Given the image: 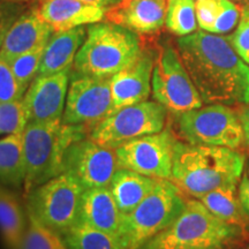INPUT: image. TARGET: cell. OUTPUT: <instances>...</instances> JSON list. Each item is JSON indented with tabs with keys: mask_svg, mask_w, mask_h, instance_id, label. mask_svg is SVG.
<instances>
[{
	"mask_svg": "<svg viewBox=\"0 0 249 249\" xmlns=\"http://www.w3.org/2000/svg\"><path fill=\"white\" fill-rule=\"evenodd\" d=\"M196 0H167L165 26L173 35L182 37L197 31Z\"/></svg>",
	"mask_w": 249,
	"mask_h": 249,
	"instance_id": "26",
	"label": "cell"
},
{
	"mask_svg": "<svg viewBox=\"0 0 249 249\" xmlns=\"http://www.w3.org/2000/svg\"><path fill=\"white\" fill-rule=\"evenodd\" d=\"M167 0H123L108 9L107 20L141 35H150L165 26Z\"/></svg>",
	"mask_w": 249,
	"mask_h": 249,
	"instance_id": "17",
	"label": "cell"
},
{
	"mask_svg": "<svg viewBox=\"0 0 249 249\" xmlns=\"http://www.w3.org/2000/svg\"><path fill=\"white\" fill-rule=\"evenodd\" d=\"M155 59L154 52L143 49L141 54L132 64L111 77L110 114L124 107L148 101L151 93Z\"/></svg>",
	"mask_w": 249,
	"mask_h": 249,
	"instance_id": "15",
	"label": "cell"
},
{
	"mask_svg": "<svg viewBox=\"0 0 249 249\" xmlns=\"http://www.w3.org/2000/svg\"><path fill=\"white\" fill-rule=\"evenodd\" d=\"M167 116L169 111L160 103L145 101L107 116L90 129L89 138L104 147L117 149L134 139L161 132Z\"/></svg>",
	"mask_w": 249,
	"mask_h": 249,
	"instance_id": "10",
	"label": "cell"
},
{
	"mask_svg": "<svg viewBox=\"0 0 249 249\" xmlns=\"http://www.w3.org/2000/svg\"><path fill=\"white\" fill-rule=\"evenodd\" d=\"M81 1H85V2H88V4L101 6V7L107 9V11H108V9H111L112 7H114V6L120 4L123 0H81Z\"/></svg>",
	"mask_w": 249,
	"mask_h": 249,
	"instance_id": "37",
	"label": "cell"
},
{
	"mask_svg": "<svg viewBox=\"0 0 249 249\" xmlns=\"http://www.w3.org/2000/svg\"><path fill=\"white\" fill-rule=\"evenodd\" d=\"M178 141L177 134L170 128L134 139L116 149L120 167L149 178L171 180Z\"/></svg>",
	"mask_w": 249,
	"mask_h": 249,
	"instance_id": "11",
	"label": "cell"
},
{
	"mask_svg": "<svg viewBox=\"0 0 249 249\" xmlns=\"http://www.w3.org/2000/svg\"><path fill=\"white\" fill-rule=\"evenodd\" d=\"M187 197L171 180L155 189L128 214H123L119 239L126 249H140L167 229L186 207Z\"/></svg>",
	"mask_w": 249,
	"mask_h": 249,
	"instance_id": "6",
	"label": "cell"
},
{
	"mask_svg": "<svg viewBox=\"0 0 249 249\" xmlns=\"http://www.w3.org/2000/svg\"><path fill=\"white\" fill-rule=\"evenodd\" d=\"M151 92L155 101L160 103L173 116L204 104L183 66L178 49L171 44L161 46L156 55Z\"/></svg>",
	"mask_w": 249,
	"mask_h": 249,
	"instance_id": "9",
	"label": "cell"
},
{
	"mask_svg": "<svg viewBox=\"0 0 249 249\" xmlns=\"http://www.w3.org/2000/svg\"><path fill=\"white\" fill-rule=\"evenodd\" d=\"M28 226L27 211L13 191L0 183V234L8 249H20Z\"/></svg>",
	"mask_w": 249,
	"mask_h": 249,
	"instance_id": "22",
	"label": "cell"
},
{
	"mask_svg": "<svg viewBox=\"0 0 249 249\" xmlns=\"http://www.w3.org/2000/svg\"><path fill=\"white\" fill-rule=\"evenodd\" d=\"M83 192L74 177L62 172L33 189L26 196V207L43 225L64 236L79 223Z\"/></svg>",
	"mask_w": 249,
	"mask_h": 249,
	"instance_id": "8",
	"label": "cell"
},
{
	"mask_svg": "<svg viewBox=\"0 0 249 249\" xmlns=\"http://www.w3.org/2000/svg\"><path fill=\"white\" fill-rule=\"evenodd\" d=\"M29 124L23 101L0 103V135L23 133Z\"/></svg>",
	"mask_w": 249,
	"mask_h": 249,
	"instance_id": "29",
	"label": "cell"
},
{
	"mask_svg": "<svg viewBox=\"0 0 249 249\" xmlns=\"http://www.w3.org/2000/svg\"><path fill=\"white\" fill-rule=\"evenodd\" d=\"M37 7L54 33L102 22L107 12L81 0H38Z\"/></svg>",
	"mask_w": 249,
	"mask_h": 249,
	"instance_id": "18",
	"label": "cell"
},
{
	"mask_svg": "<svg viewBox=\"0 0 249 249\" xmlns=\"http://www.w3.org/2000/svg\"><path fill=\"white\" fill-rule=\"evenodd\" d=\"M71 70L52 75H38L30 83L22 99L29 123L61 121L70 87Z\"/></svg>",
	"mask_w": 249,
	"mask_h": 249,
	"instance_id": "14",
	"label": "cell"
},
{
	"mask_svg": "<svg viewBox=\"0 0 249 249\" xmlns=\"http://www.w3.org/2000/svg\"><path fill=\"white\" fill-rule=\"evenodd\" d=\"M68 249H126L118 236L77 223L64 236Z\"/></svg>",
	"mask_w": 249,
	"mask_h": 249,
	"instance_id": "25",
	"label": "cell"
},
{
	"mask_svg": "<svg viewBox=\"0 0 249 249\" xmlns=\"http://www.w3.org/2000/svg\"><path fill=\"white\" fill-rule=\"evenodd\" d=\"M142 50L139 34L128 28L108 21L89 24L74 60V73L111 79L132 64Z\"/></svg>",
	"mask_w": 249,
	"mask_h": 249,
	"instance_id": "4",
	"label": "cell"
},
{
	"mask_svg": "<svg viewBox=\"0 0 249 249\" xmlns=\"http://www.w3.org/2000/svg\"><path fill=\"white\" fill-rule=\"evenodd\" d=\"M245 161V155L236 149L191 144L179 140L171 181L185 195L200 198L220 187L239 185Z\"/></svg>",
	"mask_w": 249,
	"mask_h": 249,
	"instance_id": "2",
	"label": "cell"
},
{
	"mask_svg": "<svg viewBox=\"0 0 249 249\" xmlns=\"http://www.w3.org/2000/svg\"><path fill=\"white\" fill-rule=\"evenodd\" d=\"M239 119H240L242 130H244L245 144L249 148V104L240 105L236 108Z\"/></svg>",
	"mask_w": 249,
	"mask_h": 249,
	"instance_id": "36",
	"label": "cell"
},
{
	"mask_svg": "<svg viewBox=\"0 0 249 249\" xmlns=\"http://www.w3.org/2000/svg\"><path fill=\"white\" fill-rule=\"evenodd\" d=\"M89 128L62 121L29 123L23 132L26 177L24 196L42 183L64 172V158L67 148L76 140L89 134Z\"/></svg>",
	"mask_w": 249,
	"mask_h": 249,
	"instance_id": "5",
	"label": "cell"
},
{
	"mask_svg": "<svg viewBox=\"0 0 249 249\" xmlns=\"http://www.w3.org/2000/svg\"><path fill=\"white\" fill-rule=\"evenodd\" d=\"M177 136L191 144L240 149L245 144L238 112L224 104H208L177 114Z\"/></svg>",
	"mask_w": 249,
	"mask_h": 249,
	"instance_id": "7",
	"label": "cell"
},
{
	"mask_svg": "<svg viewBox=\"0 0 249 249\" xmlns=\"http://www.w3.org/2000/svg\"><path fill=\"white\" fill-rule=\"evenodd\" d=\"M240 8L232 0H220V11L211 34L223 35L234 29L240 21Z\"/></svg>",
	"mask_w": 249,
	"mask_h": 249,
	"instance_id": "31",
	"label": "cell"
},
{
	"mask_svg": "<svg viewBox=\"0 0 249 249\" xmlns=\"http://www.w3.org/2000/svg\"><path fill=\"white\" fill-rule=\"evenodd\" d=\"M71 77L61 121L91 129L110 114L111 79L76 73Z\"/></svg>",
	"mask_w": 249,
	"mask_h": 249,
	"instance_id": "13",
	"label": "cell"
},
{
	"mask_svg": "<svg viewBox=\"0 0 249 249\" xmlns=\"http://www.w3.org/2000/svg\"><path fill=\"white\" fill-rule=\"evenodd\" d=\"M247 172H248V173H249V167H248V171H247Z\"/></svg>",
	"mask_w": 249,
	"mask_h": 249,
	"instance_id": "41",
	"label": "cell"
},
{
	"mask_svg": "<svg viewBox=\"0 0 249 249\" xmlns=\"http://www.w3.org/2000/svg\"><path fill=\"white\" fill-rule=\"evenodd\" d=\"M160 180L149 178L134 171L120 167L108 186L118 208L123 214H128L144 200Z\"/></svg>",
	"mask_w": 249,
	"mask_h": 249,
	"instance_id": "21",
	"label": "cell"
},
{
	"mask_svg": "<svg viewBox=\"0 0 249 249\" xmlns=\"http://www.w3.org/2000/svg\"><path fill=\"white\" fill-rule=\"evenodd\" d=\"M235 52L246 64L249 65V7L241 12L240 21L232 35L227 37Z\"/></svg>",
	"mask_w": 249,
	"mask_h": 249,
	"instance_id": "32",
	"label": "cell"
},
{
	"mask_svg": "<svg viewBox=\"0 0 249 249\" xmlns=\"http://www.w3.org/2000/svg\"><path fill=\"white\" fill-rule=\"evenodd\" d=\"M8 1H15V2H24V1H29V0H8Z\"/></svg>",
	"mask_w": 249,
	"mask_h": 249,
	"instance_id": "39",
	"label": "cell"
},
{
	"mask_svg": "<svg viewBox=\"0 0 249 249\" xmlns=\"http://www.w3.org/2000/svg\"><path fill=\"white\" fill-rule=\"evenodd\" d=\"M26 211L28 226L20 249H68L60 234L43 225L27 207Z\"/></svg>",
	"mask_w": 249,
	"mask_h": 249,
	"instance_id": "27",
	"label": "cell"
},
{
	"mask_svg": "<svg viewBox=\"0 0 249 249\" xmlns=\"http://www.w3.org/2000/svg\"><path fill=\"white\" fill-rule=\"evenodd\" d=\"M238 195L241 207L249 217V173L246 172L238 185Z\"/></svg>",
	"mask_w": 249,
	"mask_h": 249,
	"instance_id": "35",
	"label": "cell"
},
{
	"mask_svg": "<svg viewBox=\"0 0 249 249\" xmlns=\"http://www.w3.org/2000/svg\"><path fill=\"white\" fill-rule=\"evenodd\" d=\"M26 90L14 75L9 62L0 57V103L23 99Z\"/></svg>",
	"mask_w": 249,
	"mask_h": 249,
	"instance_id": "30",
	"label": "cell"
},
{
	"mask_svg": "<svg viewBox=\"0 0 249 249\" xmlns=\"http://www.w3.org/2000/svg\"><path fill=\"white\" fill-rule=\"evenodd\" d=\"M26 177L23 133L0 139V183L20 188Z\"/></svg>",
	"mask_w": 249,
	"mask_h": 249,
	"instance_id": "24",
	"label": "cell"
},
{
	"mask_svg": "<svg viewBox=\"0 0 249 249\" xmlns=\"http://www.w3.org/2000/svg\"><path fill=\"white\" fill-rule=\"evenodd\" d=\"M123 213L107 187L87 189L81 198L79 223L119 238Z\"/></svg>",
	"mask_w": 249,
	"mask_h": 249,
	"instance_id": "19",
	"label": "cell"
},
{
	"mask_svg": "<svg viewBox=\"0 0 249 249\" xmlns=\"http://www.w3.org/2000/svg\"><path fill=\"white\" fill-rule=\"evenodd\" d=\"M119 169L116 149L95 142L89 134L74 141L65 152L64 172L74 177L85 191L108 188Z\"/></svg>",
	"mask_w": 249,
	"mask_h": 249,
	"instance_id": "12",
	"label": "cell"
},
{
	"mask_svg": "<svg viewBox=\"0 0 249 249\" xmlns=\"http://www.w3.org/2000/svg\"><path fill=\"white\" fill-rule=\"evenodd\" d=\"M213 216L249 234V217L242 209L238 185H227L197 198Z\"/></svg>",
	"mask_w": 249,
	"mask_h": 249,
	"instance_id": "23",
	"label": "cell"
},
{
	"mask_svg": "<svg viewBox=\"0 0 249 249\" xmlns=\"http://www.w3.org/2000/svg\"><path fill=\"white\" fill-rule=\"evenodd\" d=\"M86 37L85 26L53 33L45 46L38 75H52L71 68Z\"/></svg>",
	"mask_w": 249,
	"mask_h": 249,
	"instance_id": "20",
	"label": "cell"
},
{
	"mask_svg": "<svg viewBox=\"0 0 249 249\" xmlns=\"http://www.w3.org/2000/svg\"><path fill=\"white\" fill-rule=\"evenodd\" d=\"M53 29L40 15L38 7L26 9L13 23L5 37L0 57L12 61L18 55L45 44L53 35Z\"/></svg>",
	"mask_w": 249,
	"mask_h": 249,
	"instance_id": "16",
	"label": "cell"
},
{
	"mask_svg": "<svg viewBox=\"0 0 249 249\" xmlns=\"http://www.w3.org/2000/svg\"><path fill=\"white\" fill-rule=\"evenodd\" d=\"M24 11L26 6L22 2L8 1V0L0 1V49L8 30Z\"/></svg>",
	"mask_w": 249,
	"mask_h": 249,
	"instance_id": "34",
	"label": "cell"
},
{
	"mask_svg": "<svg viewBox=\"0 0 249 249\" xmlns=\"http://www.w3.org/2000/svg\"><path fill=\"white\" fill-rule=\"evenodd\" d=\"M177 49L204 104H249V65L226 36L197 30L179 37Z\"/></svg>",
	"mask_w": 249,
	"mask_h": 249,
	"instance_id": "1",
	"label": "cell"
},
{
	"mask_svg": "<svg viewBox=\"0 0 249 249\" xmlns=\"http://www.w3.org/2000/svg\"><path fill=\"white\" fill-rule=\"evenodd\" d=\"M46 44L48 43L37 46L31 51H28L26 53L18 55L12 61H9L14 75L17 76L21 86L24 87L26 89H28L30 83L38 76L39 67L40 64H42Z\"/></svg>",
	"mask_w": 249,
	"mask_h": 249,
	"instance_id": "28",
	"label": "cell"
},
{
	"mask_svg": "<svg viewBox=\"0 0 249 249\" xmlns=\"http://www.w3.org/2000/svg\"><path fill=\"white\" fill-rule=\"evenodd\" d=\"M249 234L213 216L197 198H187L186 207L171 225L140 249H232Z\"/></svg>",
	"mask_w": 249,
	"mask_h": 249,
	"instance_id": "3",
	"label": "cell"
},
{
	"mask_svg": "<svg viewBox=\"0 0 249 249\" xmlns=\"http://www.w3.org/2000/svg\"><path fill=\"white\" fill-rule=\"evenodd\" d=\"M232 249H249V244H241V245L236 246V247L232 248Z\"/></svg>",
	"mask_w": 249,
	"mask_h": 249,
	"instance_id": "38",
	"label": "cell"
},
{
	"mask_svg": "<svg viewBox=\"0 0 249 249\" xmlns=\"http://www.w3.org/2000/svg\"><path fill=\"white\" fill-rule=\"evenodd\" d=\"M195 11L198 28L211 33L220 11V0H196Z\"/></svg>",
	"mask_w": 249,
	"mask_h": 249,
	"instance_id": "33",
	"label": "cell"
},
{
	"mask_svg": "<svg viewBox=\"0 0 249 249\" xmlns=\"http://www.w3.org/2000/svg\"><path fill=\"white\" fill-rule=\"evenodd\" d=\"M204 249H229V248H224V247H211V248H204Z\"/></svg>",
	"mask_w": 249,
	"mask_h": 249,
	"instance_id": "40",
	"label": "cell"
}]
</instances>
